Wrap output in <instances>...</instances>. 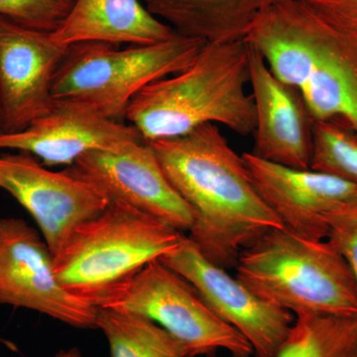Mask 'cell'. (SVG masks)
I'll list each match as a JSON object with an SVG mask.
<instances>
[{"label":"cell","mask_w":357,"mask_h":357,"mask_svg":"<svg viewBox=\"0 0 357 357\" xmlns=\"http://www.w3.org/2000/svg\"><path fill=\"white\" fill-rule=\"evenodd\" d=\"M68 48L52 32L0 17V133L18 132L50 110Z\"/></svg>","instance_id":"7c38bea8"},{"label":"cell","mask_w":357,"mask_h":357,"mask_svg":"<svg viewBox=\"0 0 357 357\" xmlns=\"http://www.w3.org/2000/svg\"><path fill=\"white\" fill-rule=\"evenodd\" d=\"M55 357H83L79 349H70L68 351L59 352Z\"/></svg>","instance_id":"cb8c5ba5"},{"label":"cell","mask_w":357,"mask_h":357,"mask_svg":"<svg viewBox=\"0 0 357 357\" xmlns=\"http://www.w3.org/2000/svg\"><path fill=\"white\" fill-rule=\"evenodd\" d=\"M134 126L107 119L73 98H55L50 110L15 133H0V151L25 152L46 167H70L93 151H119L142 142Z\"/></svg>","instance_id":"4fadbf2b"},{"label":"cell","mask_w":357,"mask_h":357,"mask_svg":"<svg viewBox=\"0 0 357 357\" xmlns=\"http://www.w3.org/2000/svg\"><path fill=\"white\" fill-rule=\"evenodd\" d=\"M166 177L194 211L190 239L202 255L223 269L265 232L283 229L252 184L239 156L217 124L148 142Z\"/></svg>","instance_id":"6da1fadb"},{"label":"cell","mask_w":357,"mask_h":357,"mask_svg":"<svg viewBox=\"0 0 357 357\" xmlns=\"http://www.w3.org/2000/svg\"><path fill=\"white\" fill-rule=\"evenodd\" d=\"M183 237L158 218L109 202L100 215L77 225L53 256L54 269L68 293L98 309Z\"/></svg>","instance_id":"277c9868"},{"label":"cell","mask_w":357,"mask_h":357,"mask_svg":"<svg viewBox=\"0 0 357 357\" xmlns=\"http://www.w3.org/2000/svg\"><path fill=\"white\" fill-rule=\"evenodd\" d=\"M236 269L250 292L295 316H357L356 277L326 239L271 229L241 251Z\"/></svg>","instance_id":"5b68a950"},{"label":"cell","mask_w":357,"mask_h":357,"mask_svg":"<svg viewBox=\"0 0 357 357\" xmlns=\"http://www.w3.org/2000/svg\"><path fill=\"white\" fill-rule=\"evenodd\" d=\"M284 0H142L181 36L204 43L245 39L258 18Z\"/></svg>","instance_id":"e0dca14e"},{"label":"cell","mask_w":357,"mask_h":357,"mask_svg":"<svg viewBox=\"0 0 357 357\" xmlns=\"http://www.w3.org/2000/svg\"><path fill=\"white\" fill-rule=\"evenodd\" d=\"M0 188L32 215L53 256L77 225L109 204L86 181L66 170L52 171L25 152L0 154Z\"/></svg>","instance_id":"30bf717a"},{"label":"cell","mask_w":357,"mask_h":357,"mask_svg":"<svg viewBox=\"0 0 357 357\" xmlns=\"http://www.w3.org/2000/svg\"><path fill=\"white\" fill-rule=\"evenodd\" d=\"M86 181L109 202H119L190 231L194 211L178 196L149 143H133L119 151H93L65 169Z\"/></svg>","instance_id":"8fae6325"},{"label":"cell","mask_w":357,"mask_h":357,"mask_svg":"<svg viewBox=\"0 0 357 357\" xmlns=\"http://www.w3.org/2000/svg\"><path fill=\"white\" fill-rule=\"evenodd\" d=\"M326 241L344 258L357 283V203L347 204L326 218Z\"/></svg>","instance_id":"7402d4cb"},{"label":"cell","mask_w":357,"mask_h":357,"mask_svg":"<svg viewBox=\"0 0 357 357\" xmlns=\"http://www.w3.org/2000/svg\"><path fill=\"white\" fill-rule=\"evenodd\" d=\"M75 0H0V17L33 29L53 32L69 14Z\"/></svg>","instance_id":"44dd1931"},{"label":"cell","mask_w":357,"mask_h":357,"mask_svg":"<svg viewBox=\"0 0 357 357\" xmlns=\"http://www.w3.org/2000/svg\"><path fill=\"white\" fill-rule=\"evenodd\" d=\"M96 328L105 333L110 357H189L175 337L137 312L98 307Z\"/></svg>","instance_id":"ac0fdd59"},{"label":"cell","mask_w":357,"mask_h":357,"mask_svg":"<svg viewBox=\"0 0 357 357\" xmlns=\"http://www.w3.org/2000/svg\"><path fill=\"white\" fill-rule=\"evenodd\" d=\"M243 158L256 191L284 227L305 238L325 241L326 218L357 203V183L318 171L271 163L252 153Z\"/></svg>","instance_id":"5bb4252c"},{"label":"cell","mask_w":357,"mask_h":357,"mask_svg":"<svg viewBox=\"0 0 357 357\" xmlns=\"http://www.w3.org/2000/svg\"><path fill=\"white\" fill-rule=\"evenodd\" d=\"M100 307L147 317L175 337L189 357L220 349L234 357L253 354L248 340L211 311L194 286L160 260L143 268Z\"/></svg>","instance_id":"52a82bcc"},{"label":"cell","mask_w":357,"mask_h":357,"mask_svg":"<svg viewBox=\"0 0 357 357\" xmlns=\"http://www.w3.org/2000/svg\"><path fill=\"white\" fill-rule=\"evenodd\" d=\"M2 128V119H1V114H0V132H1Z\"/></svg>","instance_id":"d4e9b609"},{"label":"cell","mask_w":357,"mask_h":357,"mask_svg":"<svg viewBox=\"0 0 357 357\" xmlns=\"http://www.w3.org/2000/svg\"><path fill=\"white\" fill-rule=\"evenodd\" d=\"M176 34L150 45H70L53 84L54 98H73L107 119L126 122L129 105L150 84L191 65L206 45Z\"/></svg>","instance_id":"8992f818"},{"label":"cell","mask_w":357,"mask_h":357,"mask_svg":"<svg viewBox=\"0 0 357 357\" xmlns=\"http://www.w3.org/2000/svg\"><path fill=\"white\" fill-rule=\"evenodd\" d=\"M310 169L357 183V138L330 121L314 122Z\"/></svg>","instance_id":"ffe728a7"},{"label":"cell","mask_w":357,"mask_h":357,"mask_svg":"<svg viewBox=\"0 0 357 357\" xmlns=\"http://www.w3.org/2000/svg\"><path fill=\"white\" fill-rule=\"evenodd\" d=\"M159 260L194 286L211 311L248 340L256 357L278 356L295 323L292 312L250 292L208 261L188 236Z\"/></svg>","instance_id":"ba28073f"},{"label":"cell","mask_w":357,"mask_h":357,"mask_svg":"<svg viewBox=\"0 0 357 357\" xmlns=\"http://www.w3.org/2000/svg\"><path fill=\"white\" fill-rule=\"evenodd\" d=\"M245 39L275 76L299 89L314 121L342 119L357 132V35L326 22L303 0H284Z\"/></svg>","instance_id":"7a4b0ae2"},{"label":"cell","mask_w":357,"mask_h":357,"mask_svg":"<svg viewBox=\"0 0 357 357\" xmlns=\"http://www.w3.org/2000/svg\"><path fill=\"white\" fill-rule=\"evenodd\" d=\"M249 84L256 115L255 144L250 153L289 168L310 169L316 121L299 89L275 76L251 45Z\"/></svg>","instance_id":"9a60e30c"},{"label":"cell","mask_w":357,"mask_h":357,"mask_svg":"<svg viewBox=\"0 0 357 357\" xmlns=\"http://www.w3.org/2000/svg\"><path fill=\"white\" fill-rule=\"evenodd\" d=\"M277 357H357V316L296 314Z\"/></svg>","instance_id":"d6986e66"},{"label":"cell","mask_w":357,"mask_h":357,"mask_svg":"<svg viewBox=\"0 0 357 357\" xmlns=\"http://www.w3.org/2000/svg\"><path fill=\"white\" fill-rule=\"evenodd\" d=\"M249 52L246 39L206 43L185 69L142 89L126 121L145 142L180 137L210 123L238 135L255 133V100L245 89Z\"/></svg>","instance_id":"3957f363"},{"label":"cell","mask_w":357,"mask_h":357,"mask_svg":"<svg viewBox=\"0 0 357 357\" xmlns=\"http://www.w3.org/2000/svg\"><path fill=\"white\" fill-rule=\"evenodd\" d=\"M326 22L357 35V0H303Z\"/></svg>","instance_id":"603a6c76"},{"label":"cell","mask_w":357,"mask_h":357,"mask_svg":"<svg viewBox=\"0 0 357 357\" xmlns=\"http://www.w3.org/2000/svg\"><path fill=\"white\" fill-rule=\"evenodd\" d=\"M52 34L65 46L84 42L121 46L159 43L177 33L150 13L142 0H75Z\"/></svg>","instance_id":"2e32d148"},{"label":"cell","mask_w":357,"mask_h":357,"mask_svg":"<svg viewBox=\"0 0 357 357\" xmlns=\"http://www.w3.org/2000/svg\"><path fill=\"white\" fill-rule=\"evenodd\" d=\"M0 304L41 312L74 328H96L98 309L61 286L48 244L20 218H0Z\"/></svg>","instance_id":"9c48e42d"}]
</instances>
